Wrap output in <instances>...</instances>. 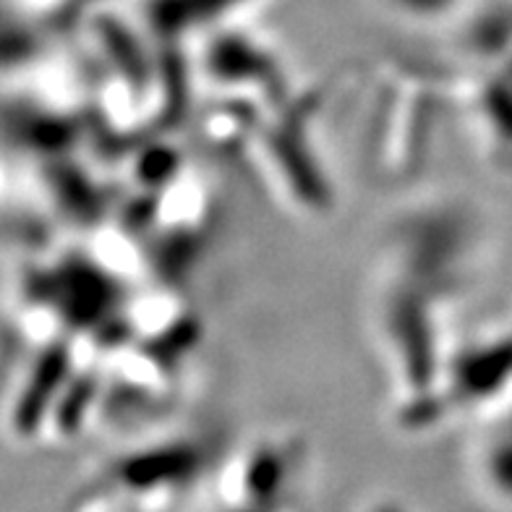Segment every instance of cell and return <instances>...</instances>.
<instances>
[{
  "mask_svg": "<svg viewBox=\"0 0 512 512\" xmlns=\"http://www.w3.org/2000/svg\"><path fill=\"white\" fill-rule=\"evenodd\" d=\"M371 512H403V510H400V507H395V505H379V507H374Z\"/></svg>",
  "mask_w": 512,
  "mask_h": 512,
  "instance_id": "cell-1",
  "label": "cell"
}]
</instances>
